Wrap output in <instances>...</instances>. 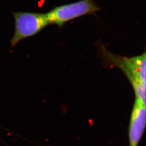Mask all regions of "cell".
<instances>
[{"label":"cell","mask_w":146,"mask_h":146,"mask_svg":"<svg viewBox=\"0 0 146 146\" xmlns=\"http://www.w3.org/2000/svg\"><path fill=\"white\" fill-rule=\"evenodd\" d=\"M102 54L107 62L119 68L131 83L136 98L146 104V52L128 58L115 55L102 47Z\"/></svg>","instance_id":"cell-1"},{"label":"cell","mask_w":146,"mask_h":146,"mask_svg":"<svg viewBox=\"0 0 146 146\" xmlns=\"http://www.w3.org/2000/svg\"><path fill=\"white\" fill-rule=\"evenodd\" d=\"M101 9L94 0H80L59 5L46 13L49 25L62 27L78 17L95 14Z\"/></svg>","instance_id":"cell-3"},{"label":"cell","mask_w":146,"mask_h":146,"mask_svg":"<svg viewBox=\"0 0 146 146\" xmlns=\"http://www.w3.org/2000/svg\"><path fill=\"white\" fill-rule=\"evenodd\" d=\"M15 21V30L11 40V46L33 36L48 26L46 13L17 11L11 13Z\"/></svg>","instance_id":"cell-2"},{"label":"cell","mask_w":146,"mask_h":146,"mask_svg":"<svg viewBox=\"0 0 146 146\" xmlns=\"http://www.w3.org/2000/svg\"><path fill=\"white\" fill-rule=\"evenodd\" d=\"M146 117V104L135 98L128 129L129 146H139L145 129Z\"/></svg>","instance_id":"cell-4"}]
</instances>
